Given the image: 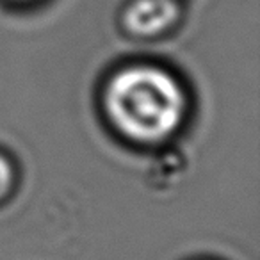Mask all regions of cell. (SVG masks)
<instances>
[{"label": "cell", "mask_w": 260, "mask_h": 260, "mask_svg": "<svg viewBox=\"0 0 260 260\" xmlns=\"http://www.w3.org/2000/svg\"><path fill=\"white\" fill-rule=\"evenodd\" d=\"M107 109L123 134L139 141H157L177 128L184 112V94L164 70L134 66L112 79Z\"/></svg>", "instance_id": "6da1fadb"}, {"label": "cell", "mask_w": 260, "mask_h": 260, "mask_svg": "<svg viewBox=\"0 0 260 260\" xmlns=\"http://www.w3.org/2000/svg\"><path fill=\"white\" fill-rule=\"evenodd\" d=\"M184 16V0H125L119 25L128 36L153 40L173 30Z\"/></svg>", "instance_id": "7a4b0ae2"}, {"label": "cell", "mask_w": 260, "mask_h": 260, "mask_svg": "<svg viewBox=\"0 0 260 260\" xmlns=\"http://www.w3.org/2000/svg\"><path fill=\"white\" fill-rule=\"evenodd\" d=\"M13 184V170L9 162L0 155V198L9 191Z\"/></svg>", "instance_id": "3957f363"}, {"label": "cell", "mask_w": 260, "mask_h": 260, "mask_svg": "<svg viewBox=\"0 0 260 260\" xmlns=\"http://www.w3.org/2000/svg\"><path fill=\"white\" fill-rule=\"evenodd\" d=\"M4 4L11 6V8H18V9H25V8H34V6H40L47 0H0Z\"/></svg>", "instance_id": "277c9868"}]
</instances>
